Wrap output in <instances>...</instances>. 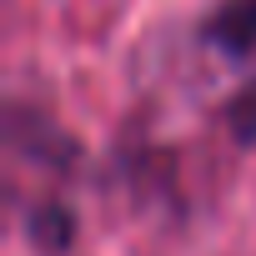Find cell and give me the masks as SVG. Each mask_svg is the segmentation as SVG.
<instances>
[{
	"label": "cell",
	"mask_w": 256,
	"mask_h": 256,
	"mask_svg": "<svg viewBox=\"0 0 256 256\" xmlns=\"http://www.w3.org/2000/svg\"><path fill=\"white\" fill-rule=\"evenodd\" d=\"M231 131H236L241 141H256V76H251V86L231 100Z\"/></svg>",
	"instance_id": "obj_1"
}]
</instances>
